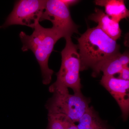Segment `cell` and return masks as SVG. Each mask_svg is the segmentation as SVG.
Returning <instances> with one entry per match:
<instances>
[{"mask_svg":"<svg viewBox=\"0 0 129 129\" xmlns=\"http://www.w3.org/2000/svg\"><path fill=\"white\" fill-rule=\"evenodd\" d=\"M53 95L47 102L48 114H62L74 122H78L89 108V100L81 92L70 94L68 88H49Z\"/></svg>","mask_w":129,"mask_h":129,"instance_id":"cell-3","label":"cell"},{"mask_svg":"<svg viewBox=\"0 0 129 129\" xmlns=\"http://www.w3.org/2000/svg\"><path fill=\"white\" fill-rule=\"evenodd\" d=\"M94 2L96 5L104 7L106 14L118 22L129 17V10L123 0H96Z\"/></svg>","mask_w":129,"mask_h":129,"instance_id":"cell-9","label":"cell"},{"mask_svg":"<svg viewBox=\"0 0 129 129\" xmlns=\"http://www.w3.org/2000/svg\"><path fill=\"white\" fill-rule=\"evenodd\" d=\"M19 36L23 44L22 50L32 51L40 67L42 83L45 85L49 84L54 72L48 67V60L54 46L62 36L52 27H44L39 23L36 25L30 35L22 31Z\"/></svg>","mask_w":129,"mask_h":129,"instance_id":"cell-2","label":"cell"},{"mask_svg":"<svg viewBox=\"0 0 129 129\" xmlns=\"http://www.w3.org/2000/svg\"><path fill=\"white\" fill-rule=\"evenodd\" d=\"M100 83L115 99L121 109L123 119L127 120L129 113V81L103 75Z\"/></svg>","mask_w":129,"mask_h":129,"instance_id":"cell-7","label":"cell"},{"mask_svg":"<svg viewBox=\"0 0 129 129\" xmlns=\"http://www.w3.org/2000/svg\"><path fill=\"white\" fill-rule=\"evenodd\" d=\"M64 39L66 45L61 52V67L56 74V80L49 88H70L74 93L81 92L80 60L78 46L73 42L71 37Z\"/></svg>","mask_w":129,"mask_h":129,"instance_id":"cell-4","label":"cell"},{"mask_svg":"<svg viewBox=\"0 0 129 129\" xmlns=\"http://www.w3.org/2000/svg\"><path fill=\"white\" fill-rule=\"evenodd\" d=\"M119 78L125 80H129V68L128 66L123 67L119 73Z\"/></svg>","mask_w":129,"mask_h":129,"instance_id":"cell-14","label":"cell"},{"mask_svg":"<svg viewBox=\"0 0 129 129\" xmlns=\"http://www.w3.org/2000/svg\"><path fill=\"white\" fill-rule=\"evenodd\" d=\"M119 58L123 67L128 66L129 62V56L128 52H125L122 54L120 53H119Z\"/></svg>","mask_w":129,"mask_h":129,"instance_id":"cell-13","label":"cell"},{"mask_svg":"<svg viewBox=\"0 0 129 129\" xmlns=\"http://www.w3.org/2000/svg\"><path fill=\"white\" fill-rule=\"evenodd\" d=\"M78 122V129H108L92 107H89Z\"/></svg>","mask_w":129,"mask_h":129,"instance_id":"cell-10","label":"cell"},{"mask_svg":"<svg viewBox=\"0 0 129 129\" xmlns=\"http://www.w3.org/2000/svg\"><path fill=\"white\" fill-rule=\"evenodd\" d=\"M47 20L53 24L52 28L65 38L78 33V25L71 17L69 7L61 0L46 1L45 7L40 22Z\"/></svg>","mask_w":129,"mask_h":129,"instance_id":"cell-6","label":"cell"},{"mask_svg":"<svg viewBox=\"0 0 129 129\" xmlns=\"http://www.w3.org/2000/svg\"><path fill=\"white\" fill-rule=\"evenodd\" d=\"M120 53L110 58L102 64L100 71L103 73V75L114 76L116 74L119 73L123 67L119 58Z\"/></svg>","mask_w":129,"mask_h":129,"instance_id":"cell-12","label":"cell"},{"mask_svg":"<svg viewBox=\"0 0 129 129\" xmlns=\"http://www.w3.org/2000/svg\"><path fill=\"white\" fill-rule=\"evenodd\" d=\"M61 1L69 7L70 6L75 5L79 2V1H77V0H61Z\"/></svg>","mask_w":129,"mask_h":129,"instance_id":"cell-15","label":"cell"},{"mask_svg":"<svg viewBox=\"0 0 129 129\" xmlns=\"http://www.w3.org/2000/svg\"><path fill=\"white\" fill-rule=\"evenodd\" d=\"M48 119L46 129H78L75 123L64 114H48Z\"/></svg>","mask_w":129,"mask_h":129,"instance_id":"cell-11","label":"cell"},{"mask_svg":"<svg viewBox=\"0 0 129 129\" xmlns=\"http://www.w3.org/2000/svg\"><path fill=\"white\" fill-rule=\"evenodd\" d=\"M89 19L97 23V26L114 40L117 41L121 37L119 23L112 19L102 9L95 8L94 13L90 15Z\"/></svg>","mask_w":129,"mask_h":129,"instance_id":"cell-8","label":"cell"},{"mask_svg":"<svg viewBox=\"0 0 129 129\" xmlns=\"http://www.w3.org/2000/svg\"><path fill=\"white\" fill-rule=\"evenodd\" d=\"M46 2V1L44 0H21L16 2L13 10L5 23L0 26V28L13 25H25L34 28L39 23Z\"/></svg>","mask_w":129,"mask_h":129,"instance_id":"cell-5","label":"cell"},{"mask_svg":"<svg viewBox=\"0 0 129 129\" xmlns=\"http://www.w3.org/2000/svg\"><path fill=\"white\" fill-rule=\"evenodd\" d=\"M80 71L92 69L96 77L102 64L110 58L120 53V46L98 27L89 28L78 39Z\"/></svg>","mask_w":129,"mask_h":129,"instance_id":"cell-1","label":"cell"}]
</instances>
